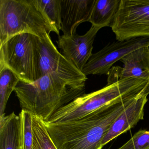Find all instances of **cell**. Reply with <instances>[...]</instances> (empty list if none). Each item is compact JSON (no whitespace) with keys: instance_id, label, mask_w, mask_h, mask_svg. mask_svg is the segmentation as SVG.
<instances>
[{"instance_id":"30bf717a","label":"cell","mask_w":149,"mask_h":149,"mask_svg":"<svg viewBox=\"0 0 149 149\" xmlns=\"http://www.w3.org/2000/svg\"><path fill=\"white\" fill-rule=\"evenodd\" d=\"M120 61L123 67H112L107 74V84L125 78L149 79V47L136 49Z\"/></svg>"},{"instance_id":"6da1fadb","label":"cell","mask_w":149,"mask_h":149,"mask_svg":"<svg viewBox=\"0 0 149 149\" xmlns=\"http://www.w3.org/2000/svg\"><path fill=\"white\" fill-rule=\"evenodd\" d=\"M136 97L113 102L75 121L45 122L47 130L57 149H102L112 123Z\"/></svg>"},{"instance_id":"2e32d148","label":"cell","mask_w":149,"mask_h":149,"mask_svg":"<svg viewBox=\"0 0 149 149\" xmlns=\"http://www.w3.org/2000/svg\"><path fill=\"white\" fill-rule=\"evenodd\" d=\"M33 149H57L48 132L45 122L32 114Z\"/></svg>"},{"instance_id":"277c9868","label":"cell","mask_w":149,"mask_h":149,"mask_svg":"<svg viewBox=\"0 0 149 149\" xmlns=\"http://www.w3.org/2000/svg\"><path fill=\"white\" fill-rule=\"evenodd\" d=\"M51 32L59 36L37 0H0V46L20 34Z\"/></svg>"},{"instance_id":"7a4b0ae2","label":"cell","mask_w":149,"mask_h":149,"mask_svg":"<svg viewBox=\"0 0 149 149\" xmlns=\"http://www.w3.org/2000/svg\"><path fill=\"white\" fill-rule=\"evenodd\" d=\"M85 86L73 85L54 74L31 83L20 81L15 88L22 109L47 122L60 109L84 94Z\"/></svg>"},{"instance_id":"8992f818","label":"cell","mask_w":149,"mask_h":149,"mask_svg":"<svg viewBox=\"0 0 149 149\" xmlns=\"http://www.w3.org/2000/svg\"><path fill=\"white\" fill-rule=\"evenodd\" d=\"M49 34L38 39L37 79L54 74L73 85L85 86L87 76L58 51Z\"/></svg>"},{"instance_id":"3957f363","label":"cell","mask_w":149,"mask_h":149,"mask_svg":"<svg viewBox=\"0 0 149 149\" xmlns=\"http://www.w3.org/2000/svg\"><path fill=\"white\" fill-rule=\"evenodd\" d=\"M145 87L143 80L136 78H125L107 84L98 90L77 97L45 123H58L78 120L113 102L136 97L144 91Z\"/></svg>"},{"instance_id":"4fadbf2b","label":"cell","mask_w":149,"mask_h":149,"mask_svg":"<svg viewBox=\"0 0 149 149\" xmlns=\"http://www.w3.org/2000/svg\"><path fill=\"white\" fill-rule=\"evenodd\" d=\"M20 118L13 112L0 118V149H20Z\"/></svg>"},{"instance_id":"e0dca14e","label":"cell","mask_w":149,"mask_h":149,"mask_svg":"<svg viewBox=\"0 0 149 149\" xmlns=\"http://www.w3.org/2000/svg\"><path fill=\"white\" fill-rule=\"evenodd\" d=\"M19 116L20 118V149H33L32 114L22 109Z\"/></svg>"},{"instance_id":"9a60e30c","label":"cell","mask_w":149,"mask_h":149,"mask_svg":"<svg viewBox=\"0 0 149 149\" xmlns=\"http://www.w3.org/2000/svg\"><path fill=\"white\" fill-rule=\"evenodd\" d=\"M20 81L19 77L9 69L0 68V118L5 116L8 99Z\"/></svg>"},{"instance_id":"9c48e42d","label":"cell","mask_w":149,"mask_h":149,"mask_svg":"<svg viewBox=\"0 0 149 149\" xmlns=\"http://www.w3.org/2000/svg\"><path fill=\"white\" fill-rule=\"evenodd\" d=\"M101 29L92 25L83 35L76 33L70 36H60L56 41L62 54L81 72L93 54V43Z\"/></svg>"},{"instance_id":"5bb4252c","label":"cell","mask_w":149,"mask_h":149,"mask_svg":"<svg viewBox=\"0 0 149 149\" xmlns=\"http://www.w3.org/2000/svg\"><path fill=\"white\" fill-rule=\"evenodd\" d=\"M121 0H95L89 22L103 28H111Z\"/></svg>"},{"instance_id":"ffe728a7","label":"cell","mask_w":149,"mask_h":149,"mask_svg":"<svg viewBox=\"0 0 149 149\" xmlns=\"http://www.w3.org/2000/svg\"><path fill=\"white\" fill-rule=\"evenodd\" d=\"M144 149H149V145L147 147H146V148H145Z\"/></svg>"},{"instance_id":"ba28073f","label":"cell","mask_w":149,"mask_h":149,"mask_svg":"<svg viewBox=\"0 0 149 149\" xmlns=\"http://www.w3.org/2000/svg\"><path fill=\"white\" fill-rule=\"evenodd\" d=\"M149 47V37H139L109 43L101 50L93 54L82 72L89 75L108 74L117 61L134 50Z\"/></svg>"},{"instance_id":"ac0fdd59","label":"cell","mask_w":149,"mask_h":149,"mask_svg":"<svg viewBox=\"0 0 149 149\" xmlns=\"http://www.w3.org/2000/svg\"><path fill=\"white\" fill-rule=\"evenodd\" d=\"M38 3L49 19L60 36L61 30V0H37Z\"/></svg>"},{"instance_id":"52a82bcc","label":"cell","mask_w":149,"mask_h":149,"mask_svg":"<svg viewBox=\"0 0 149 149\" xmlns=\"http://www.w3.org/2000/svg\"><path fill=\"white\" fill-rule=\"evenodd\" d=\"M111 28L118 41L149 37V0H121Z\"/></svg>"},{"instance_id":"7c38bea8","label":"cell","mask_w":149,"mask_h":149,"mask_svg":"<svg viewBox=\"0 0 149 149\" xmlns=\"http://www.w3.org/2000/svg\"><path fill=\"white\" fill-rule=\"evenodd\" d=\"M95 0H61V30L63 35L70 36L76 33L77 27L88 22Z\"/></svg>"},{"instance_id":"8fae6325","label":"cell","mask_w":149,"mask_h":149,"mask_svg":"<svg viewBox=\"0 0 149 149\" xmlns=\"http://www.w3.org/2000/svg\"><path fill=\"white\" fill-rule=\"evenodd\" d=\"M149 90L137 97L117 117L110 127L101 144L102 148L119 135L133 128L143 120L144 107L148 101Z\"/></svg>"},{"instance_id":"5b68a950","label":"cell","mask_w":149,"mask_h":149,"mask_svg":"<svg viewBox=\"0 0 149 149\" xmlns=\"http://www.w3.org/2000/svg\"><path fill=\"white\" fill-rule=\"evenodd\" d=\"M38 39L31 34H20L1 45L0 68L9 69L22 82L37 80Z\"/></svg>"},{"instance_id":"d6986e66","label":"cell","mask_w":149,"mask_h":149,"mask_svg":"<svg viewBox=\"0 0 149 149\" xmlns=\"http://www.w3.org/2000/svg\"><path fill=\"white\" fill-rule=\"evenodd\" d=\"M149 145V131L141 130L118 149H144Z\"/></svg>"}]
</instances>
